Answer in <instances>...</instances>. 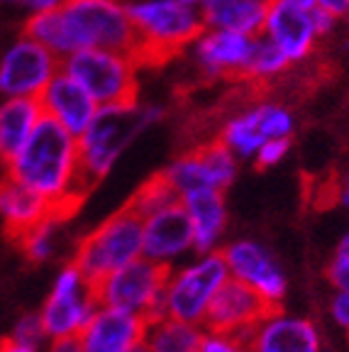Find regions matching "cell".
<instances>
[{"instance_id": "11", "label": "cell", "mask_w": 349, "mask_h": 352, "mask_svg": "<svg viewBox=\"0 0 349 352\" xmlns=\"http://www.w3.org/2000/svg\"><path fill=\"white\" fill-rule=\"evenodd\" d=\"M237 174H240V160L220 140H215L171 162L164 171V179L181 198L183 193L198 188L225 191L237 179Z\"/></svg>"}, {"instance_id": "30", "label": "cell", "mask_w": 349, "mask_h": 352, "mask_svg": "<svg viewBox=\"0 0 349 352\" xmlns=\"http://www.w3.org/2000/svg\"><path fill=\"white\" fill-rule=\"evenodd\" d=\"M10 340L20 342V345H27V347H42L47 342V333H44V325H42V318L37 316H25L15 323L12 328V336Z\"/></svg>"}, {"instance_id": "34", "label": "cell", "mask_w": 349, "mask_h": 352, "mask_svg": "<svg viewBox=\"0 0 349 352\" xmlns=\"http://www.w3.org/2000/svg\"><path fill=\"white\" fill-rule=\"evenodd\" d=\"M330 314H333L335 323L349 333V294L347 292H335L333 301H330Z\"/></svg>"}, {"instance_id": "35", "label": "cell", "mask_w": 349, "mask_h": 352, "mask_svg": "<svg viewBox=\"0 0 349 352\" xmlns=\"http://www.w3.org/2000/svg\"><path fill=\"white\" fill-rule=\"evenodd\" d=\"M315 8L330 12V15H335L337 20L349 15V0H315Z\"/></svg>"}, {"instance_id": "25", "label": "cell", "mask_w": 349, "mask_h": 352, "mask_svg": "<svg viewBox=\"0 0 349 352\" xmlns=\"http://www.w3.org/2000/svg\"><path fill=\"white\" fill-rule=\"evenodd\" d=\"M220 142L235 154L237 160H254L257 149L262 147L264 138L254 120L251 108H245L235 116H229L220 127Z\"/></svg>"}, {"instance_id": "19", "label": "cell", "mask_w": 349, "mask_h": 352, "mask_svg": "<svg viewBox=\"0 0 349 352\" xmlns=\"http://www.w3.org/2000/svg\"><path fill=\"white\" fill-rule=\"evenodd\" d=\"M39 108H42V116L49 118V120L59 122L61 127H66L74 135H81L88 127V122L93 120V116L98 113L100 105L91 98V96L83 91V86L71 78L64 69L54 74L44 91L39 94Z\"/></svg>"}, {"instance_id": "41", "label": "cell", "mask_w": 349, "mask_h": 352, "mask_svg": "<svg viewBox=\"0 0 349 352\" xmlns=\"http://www.w3.org/2000/svg\"><path fill=\"white\" fill-rule=\"evenodd\" d=\"M185 3H193V6H198V3H201V0H185Z\"/></svg>"}, {"instance_id": "10", "label": "cell", "mask_w": 349, "mask_h": 352, "mask_svg": "<svg viewBox=\"0 0 349 352\" xmlns=\"http://www.w3.org/2000/svg\"><path fill=\"white\" fill-rule=\"evenodd\" d=\"M59 69V56L22 32L0 54V98H39Z\"/></svg>"}, {"instance_id": "13", "label": "cell", "mask_w": 349, "mask_h": 352, "mask_svg": "<svg viewBox=\"0 0 349 352\" xmlns=\"http://www.w3.org/2000/svg\"><path fill=\"white\" fill-rule=\"evenodd\" d=\"M259 34L269 39L291 61V66L306 61L322 37L313 8L289 6L278 0H269L267 17Z\"/></svg>"}, {"instance_id": "33", "label": "cell", "mask_w": 349, "mask_h": 352, "mask_svg": "<svg viewBox=\"0 0 349 352\" xmlns=\"http://www.w3.org/2000/svg\"><path fill=\"white\" fill-rule=\"evenodd\" d=\"M61 0H0V6H8V8H17L22 10L25 15H39L44 10H52V8L59 6Z\"/></svg>"}, {"instance_id": "32", "label": "cell", "mask_w": 349, "mask_h": 352, "mask_svg": "<svg viewBox=\"0 0 349 352\" xmlns=\"http://www.w3.org/2000/svg\"><path fill=\"white\" fill-rule=\"evenodd\" d=\"M328 279L335 286V292H347L349 294V257L335 252L333 262L328 267Z\"/></svg>"}, {"instance_id": "7", "label": "cell", "mask_w": 349, "mask_h": 352, "mask_svg": "<svg viewBox=\"0 0 349 352\" xmlns=\"http://www.w3.org/2000/svg\"><path fill=\"white\" fill-rule=\"evenodd\" d=\"M227 279V264H225L223 252L218 250L198 254L193 262L179 267V270L171 267L164 281L161 311L169 318L203 325L207 306Z\"/></svg>"}, {"instance_id": "14", "label": "cell", "mask_w": 349, "mask_h": 352, "mask_svg": "<svg viewBox=\"0 0 349 352\" xmlns=\"http://www.w3.org/2000/svg\"><path fill=\"white\" fill-rule=\"evenodd\" d=\"M193 252V230L183 204L164 206L142 218V257L161 264L166 270L183 254Z\"/></svg>"}, {"instance_id": "2", "label": "cell", "mask_w": 349, "mask_h": 352, "mask_svg": "<svg viewBox=\"0 0 349 352\" xmlns=\"http://www.w3.org/2000/svg\"><path fill=\"white\" fill-rule=\"evenodd\" d=\"M5 166L10 179L37 191L61 213H71L88 191L78 157V138L44 116Z\"/></svg>"}, {"instance_id": "12", "label": "cell", "mask_w": 349, "mask_h": 352, "mask_svg": "<svg viewBox=\"0 0 349 352\" xmlns=\"http://www.w3.org/2000/svg\"><path fill=\"white\" fill-rule=\"evenodd\" d=\"M225 264L232 279L242 281L264 298L269 308H281L289 289L281 264L257 240H235L223 250Z\"/></svg>"}, {"instance_id": "1", "label": "cell", "mask_w": 349, "mask_h": 352, "mask_svg": "<svg viewBox=\"0 0 349 352\" xmlns=\"http://www.w3.org/2000/svg\"><path fill=\"white\" fill-rule=\"evenodd\" d=\"M25 32L59 59L93 47L135 50L125 0H61L52 10L30 15Z\"/></svg>"}, {"instance_id": "23", "label": "cell", "mask_w": 349, "mask_h": 352, "mask_svg": "<svg viewBox=\"0 0 349 352\" xmlns=\"http://www.w3.org/2000/svg\"><path fill=\"white\" fill-rule=\"evenodd\" d=\"M39 120L42 108L37 98H0V160L15 157Z\"/></svg>"}, {"instance_id": "29", "label": "cell", "mask_w": 349, "mask_h": 352, "mask_svg": "<svg viewBox=\"0 0 349 352\" xmlns=\"http://www.w3.org/2000/svg\"><path fill=\"white\" fill-rule=\"evenodd\" d=\"M201 352H251V347L245 336L205 330V336H203L201 342Z\"/></svg>"}, {"instance_id": "18", "label": "cell", "mask_w": 349, "mask_h": 352, "mask_svg": "<svg viewBox=\"0 0 349 352\" xmlns=\"http://www.w3.org/2000/svg\"><path fill=\"white\" fill-rule=\"evenodd\" d=\"M147 320L117 308L98 306L78 333L81 352H130L142 345Z\"/></svg>"}, {"instance_id": "37", "label": "cell", "mask_w": 349, "mask_h": 352, "mask_svg": "<svg viewBox=\"0 0 349 352\" xmlns=\"http://www.w3.org/2000/svg\"><path fill=\"white\" fill-rule=\"evenodd\" d=\"M337 201L344 206V208H349V169L344 171V176L339 179V186H337Z\"/></svg>"}, {"instance_id": "9", "label": "cell", "mask_w": 349, "mask_h": 352, "mask_svg": "<svg viewBox=\"0 0 349 352\" xmlns=\"http://www.w3.org/2000/svg\"><path fill=\"white\" fill-rule=\"evenodd\" d=\"M95 308H98V298L93 292V284L71 262L56 274L49 298H47L42 314H39L47 340L78 338L83 325L95 314Z\"/></svg>"}, {"instance_id": "40", "label": "cell", "mask_w": 349, "mask_h": 352, "mask_svg": "<svg viewBox=\"0 0 349 352\" xmlns=\"http://www.w3.org/2000/svg\"><path fill=\"white\" fill-rule=\"evenodd\" d=\"M278 3H289V6L298 8H315V0H278Z\"/></svg>"}, {"instance_id": "31", "label": "cell", "mask_w": 349, "mask_h": 352, "mask_svg": "<svg viewBox=\"0 0 349 352\" xmlns=\"http://www.w3.org/2000/svg\"><path fill=\"white\" fill-rule=\"evenodd\" d=\"M289 152H291V140H286V138L264 140L262 147L254 154V164H257L259 169H273V166H278L289 157Z\"/></svg>"}, {"instance_id": "15", "label": "cell", "mask_w": 349, "mask_h": 352, "mask_svg": "<svg viewBox=\"0 0 349 352\" xmlns=\"http://www.w3.org/2000/svg\"><path fill=\"white\" fill-rule=\"evenodd\" d=\"M251 44H254V37H249V34L203 28L188 50H191L193 64L201 72V76L218 81V78L235 76L242 78Z\"/></svg>"}, {"instance_id": "16", "label": "cell", "mask_w": 349, "mask_h": 352, "mask_svg": "<svg viewBox=\"0 0 349 352\" xmlns=\"http://www.w3.org/2000/svg\"><path fill=\"white\" fill-rule=\"evenodd\" d=\"M267 311L271 308L264 303V298L254 289L229 276L207 306L203 328L247 338L249 330L267 316Z\"/></svg>"}, {"instance_id": "21", "label": "cell", "mask_w": 349, "mask_h": 352, "mask_svg": "<svg viewBox=\"0 0 349 352\" xmlns=\"http://www.w3.org/2000/svg\"><path fill=\"white\" fill-rule=\"evenodd\" d=\"M49 213H54V208L37 191L15 182L10 176L5 182H0V223L12 237L20 240Z\"/></svg>"}, {"instance_id": "26", "label": "cell", "mask_w": 349, "mask_h": 352, "mask_svg": "<svg viewBox=\"0 0 349 352\" xmlns=\"http://www.w3.org/2000/svg\"><path fill=\"white\" fill-rule=\"evenodd\" d=\"M291 69V61L286 59L281 52L273 47L269 39H264L262 34L254 37V44H251L249 59H247L245 72H242V78L254 83H267L278 78L284 72Z\"/></svg>"}, {"instance_id": "3", "label": "cell", "mask_w": 349, "mask_h": 352, "mask_svg": "<svg viewBox=\"0 0 349 352\" xmlns=\"http://www.w3.org/2000/svg\"><path fill=\"white\" fill-rule=\"evenodd\" d=\"M164 120V108L159 103H130L100 105L86 130L78 135V157L88 188L113 171L122 154L127 152L142 132Z\"/></svg>"}, {"instance_id": "28", "label": "cell", "mask_w": 349, "mask_h": 352, "mask_svg": "<svg viewBox=\"0 0 349 352\" xmlns=\"http://www.w3.org/2000/svg\"><path fill=\"white\" fill-rule=\"evenodd\" d=\"M174 201H179V193L171 188V184L164 179V174H159V176H154V179H149V182L135 193L130 206L144 218V215L164 208V206L174 204Z\"/></svg>"}, {"instance_id": "38", "label": "cell", "mask_w": 349, "mask_h": 352, "mask_svg": "<svg viewBox=\"0 0 349 352\" xmlns=\"http://www.w3.org/2000/svg\"><path fill=\"white\" fill-rule=\"evenodd\" d=\"M0 352H39V350H37V347L20 345V342H15V340H10V338H8V340L0 345Z\"/></svg>"}, {"instance_id": "6", "label": "cell", "mask_w": 349, "mask_h": 352, "mask_svg": "<svg viewBox=\"0 0 349 352\" xmlns=\"http://www.w3.org/2000/svg\"><path fill=\"white\" fill-rule=\"evenodd\" d=\"M137 257H142V215L127 204L83 237L74 264L91 284H98L110 272Z\"/></svg>"}, {"instance_id": "24", "label": "cell", "mask_w": 349, "mask_h": 352, "mask_svg": "<svg viewBox=\"0 0 349 352\" xmlns=\"http://www.w3.org/2000/svg\"><path fill=\"white\" fill-rule=\"evenodd\" d=\"M203 336H205L203 325L159 316L147 320L142 342L147 352H201Z\"/></svg>"}, {"instance_id": "36", "label": "cell", "mask_w": 349, "mask_h": 352, "mask_svg": "<svg viewBox=\"0 0 349 352\" xmlns=\"http://www.w3.org/2000/svg\"><path fill=\"white\" fill-rule=\"evenodd\" d=\"M44 352H81L78 338H56V340H47Z\"/></svg>"}, {"instance_id": "22", "label": "cell", "mask_w": 349, "mask_h": 352, "mask_svg": "<svg viewBox=\"0 0 349 352\" xmlns=\"http://www.w3.org/2000/svg\"><path fill=\"white\" fill-rule=\"evenodd\" d=\"M269 0H201L203 28L229 30L257 37L267 17Z\"/></svg>"}, {"instance_id": "4", "label": "cell", "mask_w": 349, "mask_h": 352, "mask_svg": "<svg viewBox=\"0 0 349 352\" xmlns=\"http://www.w3.org/2000/svg\"><path fill=\"white\" fill-rule=\"evenodd\" d=\"M125 6L142 64L181 54L203 30L198 6L185 0H125Z\"/></svg>"}, {"instance_id": "17", "label": "cell", "mask_w": 349, "mask_h": 352, "mask_svg": "<svg viewBox=\"0 0 349 352\" xmlns=\"http://www.w3.org/2000/svg\"><path fill=\"white\" fill-rule=\"evenodd\" d=\"M251 352H322V340L315 323L284 314L281 308L267 311L247 336Z\"/></svg>"}, {"instance_id": "8", "label": "cell", "mask_w": 349, "mask_h": 352, "mask_svg": "<svg viewBox=\"0 0 349 352\" xmlns=\"http://www.w3.org/2000/svg\"><path fill=\"white\" fill-rule=\"evenodd\" d=\"M169 270L147 257H137L122 264L120 270L110 272L108 276L93 284L98 306L117 308L125 314H135L144 320H154L164 316L161 296Z\"/></svg>"}, {"instance_id": "39", "label": "cell", "mask_w": 349, "mask_h": 352, "mask_svg": "<svg viewBox=\"0 0 349 352\" xmlns=\"http://www.w3.org/2000/svg\"><path fill=\"white\" fill-rule=\"evenodd\" d=\"M337 254H342V257H349V230L342 235V240H339L337 245Z\"/></svg>"}, {"instance_id": "27", "label": "cell", "mask_w": 349, "mask_h": 352, "mask_svg": "<svg viewBox=\"0 0 349 352\" xmlns=\"http://www.w3.org/2000/svg\"><path fill=\"white\" fill-rule=\"evenodd\" d=\"M69 213H61V210H54L49 213L42 223L27 230L20 237L22 248H25V254H27L32 262H44L49 259L52 254L56 252V242H59V232H61V223Z\"/></svg>"}, {"instance_id": "5", "label": "cell", "mask_w": 349, "mask_h": 352, "mask_svg": "<svg viewBox=\"0 0 349 352\" xmlns=\"http://www.w3.org/2000/svg\"><path fill=\"white\" fill-rule=\"evenodd\" d=\"M139 56L135 50L93 47L61 59V69L76 78L98 105L130 103L139 98Z\"/></svg>"}, {"instance_id": "20", "label": "cell", "mask_w": 349, "mask_h": 352, "mask_svg": "<svg viewBox=\"0 0 349 352\" xmlns=\"http://www.w3.org/2000/svg\"><path fill=\"white\" fill-rule=\"evenodd\" d=\"M193 230V252H213L220 248L227 230V204L225 191L218 188H198V191L181 196Z\"/></svg>"}]
</instances>
